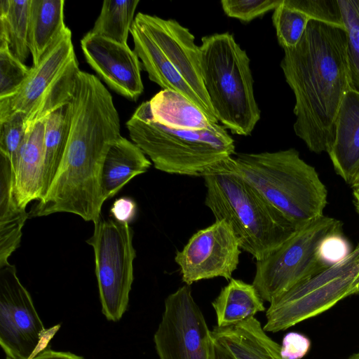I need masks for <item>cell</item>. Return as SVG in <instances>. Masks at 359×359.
Wrapping results in <instances>:
<instances>
[{
  "label": "cell",
  "mask_w": 359,
  "mask_h": 359,
  "mask_svg": "<svg viewBox=\"0 0 359 359\" xmlns=\"http://www.w3.org/2000/svg\"><path fill=\"white\" fill-rule=\"evenodd\" d=\"M280 67L295 103V135L316 154L328 153L346 95L355 89L344 28L311 20L299 42L284 48Z\"/></svg>",
  "instance_id": "6da1fadb"
},
{
  "label": "cell",
  "mask_w": 359,
  "mask_h": 359,
  "mask_svg": "<svg viewBox=\"0 0 359 359\" xmlns=\"http://www.w3.org/2000/svg\"><path fill=\"white\" fill-rule=\"evenodd\" d=\"M70 103L67 145L49 193L64 205L89 208L102 201L101 170L109 147L121 136L120 118L109 91L86 72H78Z\"/></svg>",
  "instance_id": "7a4b0ae2"
},
{
  "label": "cell",
  "mask_w": 359,
  "mask_h": 359,
  "mask_svg": "<svg viewBox=\"0 0 359 359\" xmlns=\"http://www.w3.org/2000/svg\"><path fill=\"white\" fill-rule=\"evenodd\" d=\"M218 169L240 175L297 229L323 215L327 188L294 148L238 153Z\"/></svg>",
  "instance_id": "3957f363"
},
{
  "label": "cell",
  "mask_w": 359,
  "mask_h": 359,
  "mask_svg": "<svg viewBox=\"0 0 359 359\" xmlns=\"http://www.w3.org/2000/svg\"><path fill=\"white\" fill-rule=\"evenodd\" d=\"M126 125L131 140L156 169L166 173L203 177L235 154L234 140L223 126L172 129L155 121L149 101L142 102Z\"/></svg>",
  "instance_id": "277c9868"
},
{
  "label": "cell",
  "mask_w": 359,
  "mask_h": 359,
  "mask_svg": "<svg viewBox=\"0 0 359 359\" xmlns=\"http://www.w3.org/2000/svg\"><path fill=\"white\" fill-rule=\"evenodd\" d=\"M203 178L205 205L215 220L230 225L241 249L256 262L266 257L298 229L240 175L218 169Z\"/></svg>",
  "instance_id": "5b68a950"
},
{
  "label": "cell",
  "mask_w": 359,
  "mask_h": 359,
  "mask_svg": "<svg viewBox=\"0 0 359 359\" xmlns=\"http://www.w3.org/2000/svg\"><path fill=\"white\" fill-rule=\"evenodd\" d=\"M200 50L204 88L218 121L233 134L250 135L261 112L246 51L228 32L203 37Z\"/></svg>",
  "instance_id": "8992f818"
},
{
  "label": "cell",
  "mask_w": 359,
  "mask_h": 359,
  "mask_svg": "<svg viewBox=\"0 0 359 359\" xmlns=\"http://www.w3.org/2000/svg\"><path fill=\"white\" fill-rule=\"evenodd\" d=\"M340 231V220L323 215L299 228L266 257L256 262L252 284L262 299L270 303L327 269L321 259L320 245L328 236Z\"/></svg>",
  "instance_id": "52a82bcc"
},
{
  "label": "cell",
  "mask_w": 359,
  "mask_h": 359,
  "mask_svg": "<svg viewBox=\"0 0 359 359\" xmlns=\"http://www.w3.org/2000/svg\"><path fill=\"white\" fill-rule=\"evenodd\" d=\"M80 71L68 29L50 48L31 72L18 91L0 99V121L21 111L26 126L43 119L51 111L69 103Z\"/></svg>",
  "instance_id": "ba28073f"
},
{
  "label": "cell",
  "mask_w": 359,
  "mask_h": 359,
  "mask_svg": "<svg viewBox=\"0 0 359 359\" xmlns=\"http://www.w3.org/2000/svg\"><path fill=\"white\" fill-rule=\"evenodd\" d=\"M358 275L359 245L341 262L298 283L270 302L264 331L285 330L355 294Z\"/></svg>",
  "instance_id": "9c48e42d"
},
{
  "label": "cell",
  "mask_w": 359,
  "mask_h": 359,
  "mask_svg": "<svg viewBox=\"0 0 359 359\" xmlns=\"http://www.w3.org/2000/svg\"><path fill=\"white\" fill-rule=\"evenodd\" d=\"M94 224L86 243L93 247L102 311L118 321L127 309L133 282L134 232L129 224L102 217Z\"/></svg>",
  "instance_id": "30bf717a"
},
{
  "label": "cell",
  "mask_w": 359,
  "mask_h": 359,
  "mask_svg": "<svg viewBox=\"0 0 359 359\" xmlns=\"http://www.w3.org/2000/svg\"><path fill=\"white\" fill-rule=\"evenodd\" d=\"M60 327H44L15 266H0V344L6 359L35 357L47 348Z\"/></svg>",
  "instance_id": "8fae6325"
},
{
  "label": "cell",
  "mask_w": 359,
  "mask_h": 359,
  "mask_svg": "<svg viewBox=\"0 0 359 359\" xmlns=\"http://www.w3.org/2000/svg\"><path fill=\"white\" fill-rule=\"evenodd\" d=\"M211 338L190 285L185 284L166 297L154 336L159 359H209Z\"/></svg>",
  "instance_id": "7c38bea8"
},
{
  "label": "cell",
  "mask_w": 359,
  "mask_h": 359,
  "mask_svg": "<svg viewBox=\"0 0 359 359\" xmlns=\"http://www.w3.org/2000/svg\"><path fill=\"white\" fill-rule=\"evenodd\" d=\"M240 241L229 224L215 220L196 232L175 261L180 269L182 281L188 285L201 280L222 277L232 278L239 264Z\"/></svg>",
  "instance_id": "4fadbf2b"
},
{
  "label": "cell",
  "mask_w": 359,
  "mask_h": 359,
  "mask_svg": "<svg viewBox=\"0 0 359 359\" xmlns=\"http://www.w3.org/2000/svg\"><path fill=\"white\" fill-rule=\"evenodd\" d=\"M81 47L87 63L114 92L133 101L142 95V64L135 52L102 36L86 33Z\"/></svg>",
  "instance_id": "5bb4252c"
},
{
  "label": "cell",
  "mask_w": 359,
  "mask_h": 359,
  "mask_svg": "<svg viewBox=\"0 0 359 359\" xmlns=\"http://www.w3.org/2000/svg\"><path fill=\"white\" fill-rule=\"evenodd\" d=\"M135 20L147 31L205 105L213 111L202 79L200 46L196 43L195 37L189 29L175 20L140 12Z\"/></svg>",
  "instance_id": "9a60e30c"
},
{
  "label": "cell",
  "mask_w": 359,
  "mask_h": 359,
  "mask_svg": "<svg viewBox=\"0 0 359 359\" xmlns=\"http://www.w3.org/2000/svg\"><path fill=\"white\" fill-rule=\"evenodd\" d=\"M44 130L45 118L27 125L24 140L11 164L13 194L24 209L31 201L41 198Z\"/></svg>",
  "instance_id": "2e32d148"
},
{
  "label": "cell",
  "mask_w": 359,
  "mask_h": 359,
  "mask_svg": "<svg viewBox=\"0 0 359 359\" xmlns=\"http://www.w3.org/2000/svg\"><path fill=\"white\" fill-rule=\"evenodd\" d=\"M130 34L134 43V51L141 60L142 67L147 72L149 79L163 90H171L184 95L201 108L213 123H218L214 111L201 100L168 61L147 31L135 20L132 25Z\"/></svg>",
  "instance_id": "e0dca14e"
},
{
  "label": "cell",
  "mask_w": 359,
  "mask_h": 359,
  "mask_svg": "<svg viewBox=\"0 0 359 359\" xmlns=\"http://www.w3.org/2000/svg\"><path fill=\"white\" fill-rule=\"evenodd\" d=\"M334 169L347 184L359 170V91L344 97L334 123V137L328 151Z\"/></svg>",
  "instance_id": "ac0fdd59"
},
{
  "label": "cell",
  "mask_w": 359,
  "mask_h": 359,
  "mask_svg": "<svg viewBox=\"0 0 359 359\" xmlns=\"http://www.w3.org/2000/svg\"><path fill=\"white\" fill-rule=\"evenodd\" d=\"M151 162L133 141L120 136L109 147L101 170L104 201L115 196L133 177L146 172Z\"/></svg>",
  "instance_id": "d6986e66"
},
{
  "label": "cell",
  "mask_w": 359,
  "mask_h": 359,
  "mask_svg": "<svg viewBox=\"0 0 359 359\" xmlns=\"http://www.w3.org/2000/svg\"><path fill=\"white\" fill-rule=\"evenodd\" d=\"M211 332L236 359H284L281 346L266 334L255 317L228 327L216 326Z\"/></svg>",
  "instance_id": "ffe728a7"
},
{
  "label": "cell",
  "mask_w": 359,
  "mask_h": 359,
  "mask_svg": "<svg viewBox=\"0 0 359 359\" xmlns=\"http://www.w3.org/2000/svg\"><path fill=\"white\" fill-rule=\"evenodd\" d=\"M64 0H31L28 46L36 66L69 29L64 20Z\"/></svg>",
  "instance_id": "44dd1931"
},
{
  "label": "cell",
  "mask_w": 359,
  "mask_h": 359,
  "mask_svg": "<svg viewBox=\"0 0 359 359\" xmlns=\"http://www.w3.org/2000/svg\"><path fill=\"white\" fill-rule=\"evenodd\" d=\"M29 216L14 196L11 163L0 155V266L9 263V257L20 246Z\"/></svg>",
  "instance_id": "7402d4cb"
},
{
  "label": "cell",
  "mask_w": 359,
  "mask_h": 359,
  "mask_svg": "<svg viewBox=\"0 0 359 359\" xmlns=\"http://www.w3.org/2000/svg\"><path fill=\"white\" fill-rule=\"evenodd\" d=\"M149 103L155 121L172 129L202 130L215 124L196 104L174 90L159 91Z\"/></svg>",
  "instance_id": "603a6c76"
},
{
  "label": "cell",
  "mask_w": 359,
  "mask_h": 359,
  "mask_svg": "<svg viewBox=\"0 0 359 359\" xmlns=\"http://www.w3.org/2000/svg\"><path fill=\"white\" fill-rule=\"evenodd\" d=\"M263 299L252 284L231 278L212 302L219 327L236 325L260 311H264Z\"/></svg>",
  "instance_id": "cb8c5ba5"
},
{
  "label": "cell",
  "mask_w": 359,
  "mask_h": 359,
  "mask_svg": "<svg viewBox=\"0 0 359 359\" xmlns=\"http://www.w3.org/2000/svg\"><path fill=\"white\" fill-rule=\"evenodd\" d=\"M71 118L70 102L51 111L45 118L44 163L41 200L49 190L62 161L69 138Z\"/></svg>",
  "instance_id": "d4e9b609"
},
{
  "label": "cell",
  "mask_w": 359,
  "mask_h": 359,
  "mask_svg": "<svg viewBox=\"0 0 359 359\" xmlns=\"http://www.w3.org/2000/svg\"><path fill=\"white\" fill-rule=\"evenodd\" d=\"M139 0H105L92 29L93 34L128 44Z\"/></svg>",
  "instance_id": "484cf974"
},
{
  "label": "cell",
  "mask_w": 359,
  "mask_h": 359,
  "mask_svg": "<svg viewBox=\"0 0 359 359\" xmlns=\"http://www.w3.org/2000/svg\"><path fill=\"white\" fill-rule=\"evenodd\" d=\"M31 0H10L6 15H0V39L6 40L12 54L25 64L30 53L28 29Z\"/></svg>",
  "instance_id": "4316f807"
},
{
  "label": "cell",
  "mask_w": 359,
  "mask_h": 359,
  "mask_svg": "<svg viewBox=\"0 0 359 359\" xmlns=\"http://www.w3.org/2000/svg\"><path fill=\"white\" fill-rule=\"evenodd\" d=\"M273 25L280 46L284 48L297 45L311 21L303 12L286 4L284 0L273 10Z\"/></svg>",
  "instance_id": "83f0119b"
},
{
  "label": "cell",
  "mask_w": 359,
  "mask_h": 359,
  "mask_svg": "<svg viewBox=\"0 0 359 359\" xmlns=\"http://www.w3.org/2000/svg\"><path fill=\"white\" fill-rule=\"evenodd\" d=\"M344 28L353 83L359 91V0H338Z\"/></svg>",
  "instance_id": "f1b7e54d"
},
{
  "label": "cell",
  "mask_w": 359,
  "mask_h": 359,
  "mask_svg": "<svg viewBox=\"0 0 359 359\" xmlns=\"http://www.w3.org/2000/svg\"><path fill=\"white\" fill-rule=\"evenodd\" d=\"M30 72L31 67L12 54L8 42L0 39V99L15 95Z\"/></svg>",
  "instance_id": "f546056e"
},
{
  "label": "cell",
  "mask_w": 359,
  "mask_h": 359,
  "mask_svg": "<svg viewBox=\"0 0 359 359\" xmlns=\"http://www.w3.org/2000/svg\"><path fill=\"white\" fill-rule=\"evenodd\" d=\"M27 115L15 112L0 121V155L14 162L26 131Z\"/></svg>",
  "instance_id": "4dcf8cb0"
},
{
  "label": "cell",
  "mask_w": 359,
  "mask_h": 359,
  "mask_svg": "<svg viewBox=\"0 0 359 359\" xmlns=\"http://www.w3.org/2000/svg\"><path fill=\"white\" fill-rule=\"evenodd\" d=\"M284 1L288 6L305 13L311 20L344 28L338 0H284Z\"/></svg>",
  "instance_id": "1f68e13d"
},
{
  "label": "cell",
  "mask_w": 359,
  "mask_h": 359,
  "mask_svg": "<svg viewBox=\"0 0 359 359\" xmlns=\"http://www.w3.org/2000/svg\"><path fill=\"white\" fill-rule=\"evenodd\" d=\"M282 0H222V8L230 18L248 22L274 10Z\"/></svg>",
  "instance_id": "d6a6232c"
},
{
  "label": "cell",
  "mask_w": 359,
  "mask_h": 359,
  "mask_svg": "<svg viewBox=\"0 0 359 359\" xmlns=\"http://www.w3.org/2000/svg\"><path fill=\"white\" fill-rule=\"evenodd\" d=\"M351 252V245L343 231L328 236L320 245L321 259L327 268L341 262Z\"/></svg>",
  "instance_id": "836d02e7"
},
{
  "label": "cell",
  "mask_w": 359,
  "mask_h": 359,
  "mask_svg": "<svg viewBox=\"0 0 359 359\" xmlns=\"http://www.w3.org/2000/svg\"><path fill=\"white\" fill-rule=\"evenodd\" d=\"M310 348V341L305 336L290 332L283 339L281 355L284 359H300Z\"/></svg>",
  "instance_id": "e575fe53"
},
{
  "label": "cell",
  "mask_w": 359,
  "mask_h": 359,
  "mask_svg": "<svg viewBox=\"0 0 359 359\" xmlns=\"http://www.w3.org/2000/svg\"><path fill=\"white\" fill-rule=\"evenodd\" d=\"M137 213V204L130 197H120L114 201L111 208L110 215L116 221L129 224L132 222Z\"/></svg>",
  "instance_id": "d590c367"
},
{
  "label": "cell",
  "mask_w": 359,
  "mask_h": 359,
  "mask_svg": "<svg viewBox=\"0 0 359 359\" xmlns=\"http://www.w3.org/2000/svg\"><path fill=\"white\" fill-rule=\"evenodd\" d=\"M209 359L236 358L222 343L219 341L212 335L210 344Z\"/></svg>",
  "instance_id": "8d00e7d4"
},
{
  "label": "cell",
  "mask_w": 359,
  "mask_h": 359,
  "mask_svg": "<svg viewBox=\"0 0 359 359\" xmlns=\"http://www.w3.org/2000/svg\"><path fill=\"white\" fill-rule=\"evenodd\" d=\"M32 359H85L69 352L53 351L48 347Z\"/></svg>",
  "instance_id": "74e56055"
},
{
  "label": "cell",
  "mask_w": 359,
  "mask_h": 359,
  "mask_svg": "<svg viewBox=\"0 0 359 359\" xmlns=\"http://www.w3.org/2000/svg\"><path fill=\"white\" fill-rule=\"evenodd\" d=\"M353 188V194L355 198V205L358 212L359 213V184L351 187Z\"/></svg>",
  "instance_id": "f35d334b"
},
{
  "label": "cell",
  "mask_w": 359,
  "mask_h": 359,
  "mask_svg": "<svg viewBox=\"0 0 359 359\" xmlns=\"http://www.w3.org/2000/svg\"><path fill=\"white\" fill-rule=\"evenodd\" d=\"M358 184H359V170L357 172L355 177H354L353 182H351V186L353 187Z\"/></svg>",
  "instance_id": "ab89813d"
},
{
  "label": "cell",
  "mask_w": 359,
  "mask_h": 359,
  "mask_svg": "<svg viewBox=\"0 0 359 359\" xmlns=\"http://www.w3.org/2000/svg\"><path fill=\"white\" fill-rule=\"evenodd\" d=\"M347 359H359V352L351 355Z\"/></svg>",
  "instance_id": "60d3db41"
},
{
  "label": "cell",
  "mask_w": 359,
  "mask_h": 359,
  "mask_svg": "<svg viewBox=\"0 0 359 359\" xmlns=\"http://www.w3.org/2000/svg\"><path fill=\"white\" fill-rule=\"evenodd\" d=\"M355 294H359V286L358 287L356 291H355Z\"/></svg>",
  "instance_id": "b9f144b4"
},
{
  "label": "cell",
  "mask_w": 359,
  "mask_h": 359,
  "mask_svg": "<svg viewBox=\"0 0 359 359\" xmlns=\"http://www.w3.org/2000/svg\"><path fill=\"white\" fill-rule=\"evenodd\" d=\"M358 286H359V275H358Z\"/></svg>",
  "instance_id": "7bdbcfd3"
}]
</instances>
